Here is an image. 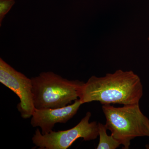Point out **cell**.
Listing matches in <instances>:
<instances>
[{
  "label": "cell",
  "instance_id": "9",
  "mask_svg": "<svg viewBox=\"0 0 149 149\" xmlns=\"http://www.w3.org/2000/svg\"><path fill=\"white\" fill-rule=\"evenodd\" d=\"M148 40L149 42V37H148Z\"/></svg>",
  "mask_w": 149,
  "mask_h": 149
},
{
  "label": "cell",
  "instance_id": "1",
  "mask_svg": "<svg viewBox=\"0 0 149 149\" xmlns=\"http://www.w3.org/2000/svg\"><path fill=\"white\" fill-rule=\"evenodd\" d=\"M143 93L139 75L133 71L116 70L105 76H93L80 89L79 99L82 104L99 102L102 105L139 103Z\"/></svg>",
  "mask_w": 149,
  "mask_h": 149
},
{
  "label": "cell",
  "instance_id": "2",
  "mask_svg": "<svg viewBox=\"0 0 149 149\" xmlns=\"http://www.w3.org/2000/svg\"><path fill=\"white\" fill-rule=\"evenodd\" d=\"M35 109H56L68 105L79 99L84 83L70 80L52 72H42L31 78Z\"/></svg>",
  "mask_w": 149,
  "mask_h": 149
},
{
  "label": "cell",
  "instance_id": "3",
  "mask_svg": "<svg viewBox=\"0 0 149 149\" xmlns=\"http://www.w3.org/2000/svg\"><path fill=\"white\" fill-rule=\"evenodd\" d=\"M102 109L106 118V126L111 135L128 149L130 142L137 137H149V119L140 109L139 103L116 107L103 105Z\"/></svg>",
  "mask_w": 149,
  "mask_h": 149
},
{
  "label": "cell",
  "instance_id": "8",
  "mask_svg": "<svg viewBox=\"0 0 149 149\" xmlns=\"http://www.w3.org/2000/svg\"><path fill=\"white\" fill-rule=\"evenodd\" d=\"M15 3L14 0H0V26L3 19Z\"/></svg>",
  "mask_w": 149,
  "mask_h": 149
},
{
  "label": "cell",
  "instance_id": "7",
  "mask_svg": "<svg viewBox=\"0 0 149 149\" xmlns=\"http://www.w3.org/2000/svg\"><path fill=\"white\" fill-rule=\"evenodd\" d=\"M98 134L100 140L97 149H116L120 146V144L111 135L107 134V130L105 124L99 123Z\"/></svg>",
  "mask_w": 149,
  "mask_h": 149
},
{
  "label": "cell",
  "instance_id": "5",
  "mask_svg": "<svg viewBox=\"0 0 149 149\" xmlns=\"http://www.w3.org/2000/svg\"><path fill=\"white\" fill-rule=\"evenodd\" d=\"M0 82L18 96L20 102L17 108L24 119L32 117L35 110L32 92V82L23 73L19 72L0 58Z\"/></svg>",
  "mask_w": 149,
  "mask_h": 149
},
{
  "label": "cell",
  "instance_id": "6",
  "mask_svg": "<svg viewBox=\"0 0 149 149\" xmlns=\"http://www.w3.org/2000/svg\"><path fill=\"white\" fill-rule=\"evenodd\" d=\"M82 105L79 99L73 104L63 107L56 109H35L31 117V125L40 127L41 133L46 134L52 131L57 123H66L77 113Z\"/></svg>",
  "mask_w": 149,
  "mask_h": 149
},
{
  "label": "cell",
  "instance_id": "4",
  "mask_svg": "<svg viewBox=\"0 0 149 149\" xmlns=\"http://www.w3.org/2000/svg\"><path fill=\"white\" fill-rule=\"evenodd\" d=\"M91 116V112H88L77 125L68 130H52L42 134L37 128L32 137V142L39 149H67L80 138L85 141L95 140L99 136L98 127L96 121L89 122Z\"/></svg>",
  "mask_w": 149,
  "mask_h": 149
}]
</instances>
